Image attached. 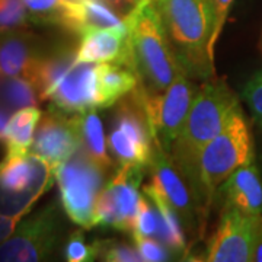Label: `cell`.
Wrapping results in <instances>:
<instances>
[{
  "mask_svg": "<svg viewBox=\"0 0 262 262\" xmlns=\"http://www.w3.org/2000/svg\"><path fill=\"white\" fill-rule=\"evenodd\" d=\"M153 3L182 70L200 82L214 77L213 0H153Z\"/></svg>",
  "mask_w": 262,
  "mask_h": 262,
  "instance_id": "1",
  "label": "cell"
},
{
  "mask_svg": "<svg viewBox=\"0 0 262 262\" xmlns=\"http://www.w3.org/2000/svg\"><path fill=\"white\" fill-rule=\"evenodd\" d=\"M239 105L241 102L237 95L223 79H217L214 76L198 86L184 127L169 150L170 159L173 160L181 173L188 179L195 192L198 155L208 141L213 140L225 128Z\"/></svg>",
  "mask_w": 262,
  "mask_h": 262,
  "instance_id": "2",
  "label": "cell"
},
{
  "mask_svg": "<svg viewBox=\"0 0 262 262\" xmlns=\"http://www.w3.org/2000/svg\"><path fill=\"white\" fill-rule=\"evenodd\" d=\"M127 22L139 86L147 94H159L184 70L170 48L153 0H143L137 5L127 15Z\"/></svg>",
  "mask_w": 262,
  "mask_h": 262,
  "instance_id": "3",
  "label": "cell"
},
{
  "mask_svg": "<svg viewBox=\"0 0 262 262\" xmlns=\"http://www.w3.org/2000/svg\"><path fill=\"white\" fill-rule=\"evenodd\" d=\"M255 160L252 133L239 105L225 128L210 140L198 155L195 189L207 215L215 203L219 187L237 168Z\"/></svg>",
  "mask_w": 262,
  "mask_h": 262,
  "instance_id": "4",
  "label": "cell"
},
{
  "mask_svg": "<svg viewBox=\"0 0 262 262\" xmlns=\"http://www.w3.org/2000/svg\"><path fill=\"white\" fill-rule=\"evenodd\" d=\"M54 179L56 170L32 151L5 156L0 162V214L20 220Z\"/></svg>",
  "mask_w": 262,
  "mask_h": 262,
  "instance_id": "5",
  "label": "cell"
},
{
  "mask_svg": "<svg viewBox=\"0 0 262 262\" xmlns=\"http://www.w3.org/2000/svg\"><path fill=\"white\" fill-rule=\"evenodd\" d=\"M106 179V170L98 166L80 147L56 169L60 201L72 223L86 230L96 227L95 207Z\"/></svg>",
  "mask_w": 262,
  "mask_h": 262,
  "instance_id": "6",
  "label": "cell"
},
{
  "mask_svg": "<svg viewBox=\"0 0 262 262\" xmlns=\"http://www.w3.org/2000/svg\"><path fill=\"white\" fill-rule=\"evenodd\" d=\"M64 233L61 210L57 203L22 217L13 233L0 245V262H37L48 259Z\"/></svg>",
  "mask_w": 262,
  "mask_h": 262,
  "instance_id": "7",
  "label": "cell"
},
{
  "mask_svg": "<svg viewBox=\"0 0 262 262\" xmlns=\"http://www.w3.org/2000/svg\"><path fill=\"white\" fill-rule=\"evenodd\" d=\"M134 91L147 115L153 140L159 141L169 153L172 143L177 140L184 127L198 86L194 83V79L182 72L159 94H147L140 86Z\"/></svg>",
  "mask_w": 262,
  "mask_h": 262,
  "instance_id": "8",
  "label": "cell"
},
{
  "mask_svg": "<svg viewBox=\"0 0 262 262\" xmlns=\"http://www.w3.org/2000/svg\"><path fill=\"white\" fill-rule=\"evenodd\" d=\"M155 141L151 160L149 169L151 172V182L159 188V191L168 198V201L177 210L182 223H185L191 232H200L206 226L207 213L200 198L188 182V179L181 173L169 153L162 147L159 141Z\"/></svg>",
  "mask_w": 262,
  "mask_h": 262,
  "instance_id": "9",
  "label": "cell"
},
{
  "mask_svg": "<svg viewBox=\"0 0 262 262\" xmlns=\"http://www.w3.org/2000/svg\"><path fill=\"white\" fill-rule=\"evenodd\" d=\"M146 168L117 166L114 177L103 187L95 207V223L121 232H133L139 207V185Z\"/></svg>",
  "mask_w": 262,
  "mask_h": 262,
  "instance_id": "10",
  "label": "cell"
},
{
  "mask_svg": "<svg viewBox=\"0 0 262 262\" xmlns=\"http://www.w3.org/2000/svg\"><path fill=\"white\" fill-rule=\"evenodd\" d=\"M258 217L261 215H248L233 207H222L220 220L208 239L203 261L252 262Z\"/></svg>",
  "mask_w": 262,
  "mask_h": 262,
  "instance_id": "11",
  "label": "cell"
},
{
  "mask_svg": "<svg viewBox=\"0 0 262 262\" xmlns=\"http://www.w3.org/2000/svg\"><path fill=\"white\" fill-rule=\"evenodd\" d=\"M98 63L82 61L76 57L57 77L47 96L50 108L67 114L98 110Z\"/></svg>",
  "mask_w": 262,
  "mask_h": 262,
  "instance_id": "12",
  "label": "cell"
},
{
  "mask_svg": "<svg viewBox=\"0 0 262 262\" xmlns=\"http://www.w3.org/2000/svg\"><path fill=\"white\" fill-rule=\"evenodd\" d=\"M82 147L76 114L50 108L41 115L31 151L47 162L56 170L63 162Z\"/></svg>",
  "mask_w": 262,
  "mask_h": 262,
  "instance_id": "13",
  "label": "cell"
},
{
  "mask_svg": "<svg viewBox=\"0 0 262 262\" xmlns=\"http://www.w3.org/2000/svg\"><path fill=\"white\" fill-rule=\"evenodd\" d=\"M127 16H120L106 0H67L58 27L82 37L98 29L127 28Z\"/></svg>",
  "mask_w": 262,
  "mask_h": 262,
  "instance_id": "14",
  "label": "cell"
},
{
  "mask_svg": "<svg viewBox=\"0 0 262 262\" xmlns=\"http://www.w3.org/2000/svg\"><path fill=\"white\" fill-rule=\"evenodd\" d=\"M215 203L233 207L248 215H262V177L256 162L233 170L219 187Z\"/></svg>",
  "mask_w": 262,
  "mask_h": 262,
  "instance_id": "15",
  "label": "cell"
},
{
  "mask_svg": "<svg viewBox=\"0 0 262 262\" xmlns=\"http://www.w3.org/2000/svg\"><path fill=\"white\" fill-rule=\"evenodd\" d=\"M76 54L82 61L121 63L136 70L131 50L130 25L127 28L98 29L84 34L80 37Z\"/></svg>",
  "mask_w": 262,
  "mask_h": 262,
  "instance_id": "16",
  "label": "cell"
},
{
  "mask_svg": "<svg viewBox=\"0 0 262 262\" xmlns=\"http://www.w3.org/2000/svg\"><path fill=\"white\" fill-rule=\"evenodd\" d=\"M41 53L34 34L22 28L0 31V73L5 77H29Z\"/></svg>",
  "mask_w": 262,
  "mask_h": 262,
  "instance_id": "17",
  "label": "cell"
},
{
  "mask_svg": "<svg viewBox=\"0 0 262 262\" xmlns=\"http://www.w3.org/2000/svg\"><path fill=\"white\" fill-rule=\"evenodd\" d=\"M98 110L113 106L139 86L136 70L121 63H98Z\"/></svg>",
  "mask_w": 262,
  "mask_h": 262,
  "instance_id": "18",
  "label": "cell"
},
{
  "mask_svg": "<svg viewBox=\"0 0 262 262\" xmlns=\"http://www.w3.org/2000/svg\"><path fill=\"white\" fill-rule=\"evenodd\" d=\"M144 195L150 198V201L156 207L158 211V233L156 237L172 253L184 255L187 252V239L182 229V220L177 213V210L168 201L151 181L150 184L143 187Z\"/></svg>",
  "mask_w": 262,
  "mask_h": 262,
  "instance_id": "19",
  "label": "cell"
},
{
  "mask_svg": "<svg viewBox=\"0 0 262 262\" xmlns=\"http://www.w3.org/2000/svg\"><path fill=\"white\" fill-rule=\"evenodd\" d=\"M41 115V110L37 106H25L10 115L3 139L6 146L5 156H18L28 153Z\"/></svg>",
  "mask_w": 262,
  "mask_h": 262,
  "instance_id": "20",
  "label": "cell"
},
{
  "mask_svg": "<svg viewBox=\"0 0 262 262\" xmlns=\"http://www.w3.org/2000/svg\"><path fill=\"white\" fill-rule=\"evenodd\" d=\"M76 117L84 153L106 172L114 169L113 160L108 155V144L105 140L102 121L96 110L76 114Z\"/></svg>",
  "mask_w": 262,
  "mask_h": 262,
  "instance_id": "21",
  "label": "cell"
},
{
  "mask_svg": "<svg viewBox=\"0 0 262 262\" xmlns=\"http://www.w3.org/2000/svg\"><path fill=\"white\" fill-rule=\"evenodd\" d=\"M41 102L35 84L25 76L3 77L0 84V105L13 114L25 106H37Z\"/></svg>",
  "mask_w": 262,
  "mask_h": 262,
  "instance_id": "22",
  "label": "cell"
},
{
  "mask_svg": "<svg viewBox=\"0 0 262 262\" xmlns=\"http://www.w3.org/2000/svg\"><path fill=\"white\" fill-rule=\"evenodd\" d=\"M96 258L106 262H141L140 253L136 246L115 239L95 241Z\"/></svg>",
  "mask_w": 262,
  "mask_h": 262,
  "instance_id": "23",
  "label": "cell"
},
{
  "mask_svg": "<svg viewBox=\"0 0 262 262\" xmlns=\"http://www.w3.org/2000/svg\"><path fill=\"white\" fill-rule=\"evenodd\" d=\"M67 0H24L29 18L34 22L57 25Z\"/></svg>",
  "mask_w": 262,
  "mask_h": 262,
  "instance_id": "24",
  "label": "cell"
},
{
  "mask_svg": "<svg viewBox=\"0 0 262 262\" xmlns=\"http://www.w3.org/2000/svg\"><path fill=\"white\" fill-rule=\"evenodd\" d=\"M133 233L146 237H153L158 233V211L147 195H140L131 234Z\"/></svg>",
  "mask_w": 262,
  "mask_h": 262,
  "instance_id": "25",
  "label": "cell"
},
{
  "mask_svg": "<svg viewBox=\"0 0 262 262\" xmlns=\"http://www.w3.org/2000/svg\"><path fill=\"white\" fill-rule=\"evenodd\" d=\"M29 20L24 0H0V31L24 28Z\"/></svg>",
  "mask_w": 262,
  "mask_h": 262,
  "instance_id": "26",
  "label": "cell"
},
{
  "mask_svg": "<svg viewBox=\"0 0 262 262\" xmlns=\"http://www.w3.org/2000/svg\"><path fill=\"white\" fill-rule=\"evenodd\" d=\"M64 259L69 262H89L96 259L95 244L89 245L83 232L79 229L72 232L64 245Z\"/></svg>",
  "mask_w": 262,
  "mask_h": 262,
  "instance_id": "27",
  "label": "cell"
},
{
  "mask_svg": "<svg viewBox=\"0 0 262 262\" xmlns=\"http://www.w3.org/2000/svg\"><path fill=\"white\" fill-rule=\"evenodd\" d=\"M133 241L134 246L137 249V252L140 253L141 261L146 262H165L170 261L173 253L169 251L163 244H160V241H155L151 237L140 236V234L133 233Z\"/></svg>",
  "mask_w": 262,
  "mask_h": 262,
  "instance_id": "28",
  "label": "cell"
},
{
  "mask_svg": "<svg viewBox=\"0 0 262 262\" xmlns=\"http://www.w3.org/2000/svg\"><path fill=\"white\" fill-rule=\"evenodd\" d=\"M242 95L251 111L253 121L262 127V70L249 79Z\"/></svg>",
  "mask_w": 262,
  "mask_h": 262,
  "instance_id": "29",
  "label": "cell"
},
{
  "mask_svg": "<svg viewBox=\"0 0 262 262\" xmlns=\"http://www.w3.org/2000/svg\"><path fill=\"white\" fill-rule=\"evenodd\" d=\"M234 0H213L214 5V13H215V27H214V37H213V42L217 46V41L222 35L223 29H225L226 20L229 16V12L233 6Z\"/></svg>",
  "mask_w": 262,
  "mask_h": 262,
  "instance_id": "30",
  "label": "cell"
},
{
  "mask_svg": "<svg viewBox=\"0 0 262 262\" xmlns=\"http://www.w3.org/2000/svg\"><path fill=\"white\" fill-rule=\"evenodd\" d=\"M18 223V219L0 214V245L3 244L10 234L13 233V230H15V227H16Z\"/></svg>",
  "mask_w": 262,
  "mask_h": 262,
  "instance_id": "31",
  "label": "cell"
},
{
  "mask_svg": "<svg viewBox=\"0 0 262 262\" xmlns=\"http://www.w3.org/2000/svg\"><path fill=\"white\" fill-rule=\"evenodd\" d=\"M252 262H262V215L256 220L255 236H253Z\"/></svg>",
  "mask_w": 262,
  "mask_h": 262,
  "instance_id": "32",
  "label": "cell"
},
{
  "mask_svg": "<svg viewBox=\"0 0 262 262\" xmlns=\"http://www.w3.org/2000/svg\"><path fill=\"white\" fill-rule=\"evenodd\" d=\"M10 115H12V113L8 111L5 106L0 105V141H3V139H5V131H6V127H8Z\"/></svg>",
  "mask_w": 262,
  "mask_h": 262,
  "instance_id": "33",
  "label": "cell"
},
{
  "mask_svg": "<svg viewBox=\"0 0 262 262\" xmlns=\"http://www.w3.org/2000/svg\"><path fill=\"white\" fill-rule=\"evenodd\" d=\"M106 2H108V3H110L111 6H114V0H106ZM115 2H122V3H127V5L130 6L131 9H134V8H136L137 5H140L143 0H115Z\"/></svg>",
  "mask_w": 262,
  "mask_h": 262,
  "instance_id": "34",
  "label": "cell"
},
{
  "mask_svg": "<svg viewBox=\"0 0 262 262\" xmlns=\"http://www.w3.org/2000/svg\"><path fill=\"white\" fill-rule=\"evenodd\" d=\"M258 47H259V50H261V53H262V29H261V37H259V42H258Z\"/></svg>",
  "mask_w": 262,
  "mask_h": 262,
  "instance_id": "35",
  "label": "cell"
},
{
  "mask_svg": "<svg viewBox=\"0 0 262 262\" xmlns=\"http://www.w3.org/2000/svg\"><path fill=\"white\" fill-rule=\"evenodd\" d=\"M3 77H5V76L0 73V84H2V80H3Z\"/></svg>",
  "mask_w": 262,
  "mask_h": 262,
  "instance_id": "36",
  "label": "cell"
}]
</instances>
